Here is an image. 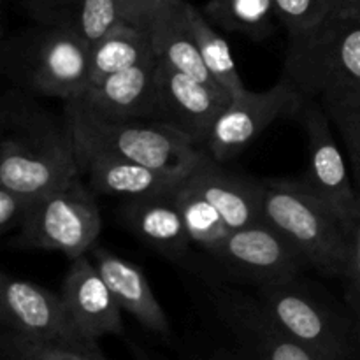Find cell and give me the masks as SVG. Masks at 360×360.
I'll return each instance as SVG.
<instances>
[{"mask_svg":"<svg viewBox=\"0 0 360 360\" xmlns=\"http://www.w3.org/2000/svg\"><path fill=\"white\" fill-rule=\"evenodd\" d=\"M0 186L39 199L81 176L69 123L21 91H7L0 109Z\"/></svg>","mask_w":360,"mask_h":360,"instance_id":"obj_1","label":"cell"},{"mask_svg":"<svg viewBox=\"0 0 360 360\" xmlns=\"http://www.w3.org/2000/svg\"><path fill=\"white\" fill-rule=\"evenodd\" d=\"M262 220L294 245L308 267L343 280L355 225L301 179H262Z\"/></svg>","mask_w":360,"mask_h":360,"instance_id":"obj_2","label":"cell"},{"mask_svg":"<svg viewBox=\"0 0 360 360\" xmlns=\"http://www.w3.org/2000/svg\"><path fill=\"white\" fill-rule=\"evenodd\" d=\"M65 120L72 134L76 157L116 155L162 171L188 176L207 157L176 130L155 120H109L65 101Z\"/></svg>","mask_w":360,"mask_h":360,"instance_id":"obj_3","label":"cell"},{"mask_svg":"<svg viewBox=\"0 0 360 360\" xmlns=\"http://www.w3.org/2000/svg\"><path fill=\"white\" fill-rule=\"evenodd\" d=\"M257 297L281 327L319 360H360V327L348 306L301 276L262 285Z\"/></svg>","mask_w":360,"mask_h":360,"instance_id":"obj_4","label":"cell"},{"mask_svg":"<svg viewBox=\"0 0 360 360\" xmlns=\"http://www.w3.org/2000/svg\"><path fill=\"white\" fill-rule=\"evenodd\" d=\"M0 63L18 88L41 97L69 101L90 81V46L72 32L48 25L7 39Z\"/></svg>","mask_w":360,"mask_h":360,"instance_id":"obj_5","label":"cell"},{"mask_svg":"<svg viewBox=\"0 0 360 360\" xmlns=\"http://www.w3.org/2000/svg\"><path fill=\"white\" fill-rule=\"evenodd\" d=\"M283 79L306 98L360 90V20L333 16L299 37L288 39Z\"/></svg>","mask_w":360,"mask_h":360,"instance_id":"obj_6","label":"cell"},{"mask_svg":"<svg viewBox=\"0 0 360 360\" xmlns=\"http://www.w3.org/2000/svg\"><path fill=\"white\" fill-rule=\"evenodd\" d=\"M101 231L102 217L94 190L76 176L35 200L9 246L58 252L74 260L94 248Z\"/></svg>","mask_w":360,"mask_h":360,"instance_id":"obj_7","label":"cell"},{"mask_svg":"<svg viewBox=\"0 0 360 360\" xmlns=\"http://www.w3.org/2000/svg\"><path fill=\"white\" fill-rule=\"evenodd\" d=\"M0 322L2 330L41 345L63 348H97L70 319L62 295L4 273L0 276Z\"/></svg>","mask_w":360,"mask_h":360,"instance_id":"obj_8","label":"cell"},{"mask_svg":"<svg viewBox=\"0 0 360 360\" xmlns=\"http://www.w3.org/2000/svg\"><path fill=\"white\" fill-rule=\"evenodd\" d=\"M210 302L245 359L319 360L278 323L257 295L227 285H211Z\"/></svg>","mask_w":360,"mask_h":360,"instance_id":"obj_9","label":"cell"},{"mask_svg":"<svg viewBox=\"0 0 360 360\" xmlns=\"http://www.w3.org/2000/svg\"><path fill=\"white\" fill-rule=\"evenodd\" d=\"M295 118L308 137V172L301 181L350 224L360 220V190L333 134V123L316 98H304Z\"/></svg>","mask_w":360,"mask_h":360,"instance_id":"obj_10","label":"cell"},{"mask_svg":"<svg viewBox=\"0 0 360 360\" xmlns=\"http://www.w3.org/2000/svg\"><path fill=\"white\" fill-rule=\"evenodd\" d=\"M304 98L283 77L266 91L246 90L221 111L204 150L220 164L232 160L278 118H295Z\"/></svg>","mask_w":360,"mask_h":360,"instance_id":"obj_11","label":"cell"},{"mask_svg":"<svg viewBox=\"0 0 360 360\" xmlns=\"http://www.w3.org/2000/svg\"><path fill=\"white\" fill-rule=\"evenodd\" d=\"M210 255L221 267L257 287L301 276L308 267L294 245L264 220L231 231Z\"/></svg>","mask_w":360,"mask_h":360,"instance_id":"obj_12","label":"cell"},{"mask_svg":"<svg viewBox=\"0 0 360 360\" xmlns=\"http://www.w3.org/2000/svg\"><path fill=\"white\" fill-rule=\"evenodd\" d=\"M232 97L220 86L206 84L158 63L155 122L169 127L199 148H206L214 123Z\"/></svg>","mask_w":360,"mask_h":360,"instance_id":"obj_13","label":"cell"},{"mask_svg":"<svg viewBox=\"0 0 360 360\" xmlns=\"http://www.w3.org/2000/svg\"><path fill=\"white\" fill-rule=\"evenodd\" d=\"M158 95V60L90 81L74 101L109 120H153Z\"/></svg>","mask_w":360,"mask_h":360,"instance_id":"obj_14","label":"cell"},{"mask_svg":"<svg viewBox=\"0 0 360 360\" xmlns=\"http://www.w3.org/2000/svg\"><path fill=\"white\" fill-rule=\"evenodd\" d=\"M60 295L77 330L88 341L98 343L104 336H123V309L86 255L70 260Z\"/></svg>","mask_w":360,"mask_h":360,"instance_id":"obj_15","label":"cell"},{"mask_svg":"<svg viewBox=\"0 0 360 360\" xmlns=\"http://www.w3.org/2000/svg\"><path fill=\"white\" fill-rule=\"evenodd\" d=\"M179 185L164 192L130 197L120 207L123 225L139 241L172 262H181L192 243L178 207Z\"/></svg>","mask_w":360,"mask_h":360,"instance_id":"obj_16","label":"cell"},{"mask_svg":"<svg viewBox=\"0 0 360 360\" xmlns=\"http://www.w3.org/2000/svg\"><path fill=\"white\" fill-rule=\"evenodd\" d=\"M188 183L217 207L231 231L262 221V179L229 171L207 155Z\"/></svg>","mask_w":360,"mask_h":360,"instance_id":"obj_17","label":"cell"},{"mask_svg":"<svg viewBox=\"0 0 360 360\" xmlns=\"http://www.w3.org/2000/svg\"><path fill=\"white\" fill-rule=\"evenodd\" d=\"M90 253L91 262L102 274L120 308L132 315L144 329L169 340L172 334L171 322L151 290L143 269L104 246H94Z\"/></svg>","mask_w":360,"mask_h":360,"instance_id":"obj_18","label":"cell"},{"mask_svg":"<svg viewBox=\"0 0 360 360\" xmlns=\"http://www.w3.org/2000/svg\"><path fill=\"white\" fill-rule=\"evenodd\" d=\"M81 176L86 174L88 186L101 195H148L174 188L188 176L162 171L116 155H88L77 158Z\"/></svg>","mask_w":360,"mask_h":360,"instance_id":"obj_19","label":"cell"},{"mask_svg":"<svg viewBox=\"0 0 360 360\" xmlns=\"http://www.w3.org/2000/svg\"><path fill=\"white\" fill-rule=\"evenodd\" d=\"M186 6H188L186 0H172L151 20L148 30L153 41L155 56L158 63L176 72L218 86L200 56Z\"/></svg>","mask_w":360,"mask_h":360,"instance_id":"obj_20","label":"cell"},{"mask_svg":"<svg viewBox=\"0 0 360 360\" xmlns=\"http://www.w3.org/2000/svg\"><path fill=\"white\" fill-rule=\"evenodd\" d=\"M27 7L39 25L65 28L90 48L125 23L122 0H28Z\"/></svg>","mask_w":360,"mask_h":360,"instance_id":"obj_21","label":"cell"},{"mask_svg":"<svg viewBox=\"0 0 360 360\" xmlns=\"http://www.w3.org/2000/svg\"><path fill=\"white\" fill-rule=\"evenodd\" d=\"M153 60H157V56L150 30L120 23L90 48V81Z\"/></svg>","mask_w":360,"mask_h":360,"instance_id":"obj_22","label":"cell"},{"mask_svg":"<svg viewBox=\"0 0 360 360\" xmlns=\"http://www.w3.org/2000/svg\"><path fill=\"white\" fill-rule=\"evenodd\" d=\"M186 11H188V20L192 25L193 35H195L197 46H199L200 56H202L207 70L214 77L218 86L224 88L232 98L245 94L246 88L238 72V65H236V60L232 56L231 46L225 41L224 35L214 30L206 14L197 9L195 6L188 2Z\"/></svg>","mask_w":360,"mask_h":360,"instance_id":"obj_23","label":"cell"},{"mask_svg":"<svg viewBox=\"0 0 360 360\" xmlns=\"http://www.w3.org/2000/svg\"><path fill=\"white\" fill-rule=\"evenodd\" d=\"M204 14L211 23L234 34L262 41L273 34L278 20L274 0H210Z\"/></svg>","mask_w":360,"mask_h":360,"instance_id":"obj_24","label":"cell"},{"mask_svg":"<svg viewBox=\"0 0 360 360\" xmlns=\"http://www.w3.org/2000/svg\"><path fill=\"white\" fill-rule=\"evenodd\" d=\"M178 207L190 241L199 245L206 253L213 252L231 232L217 207L190 185L188 178L178 188Z\"/></svg>","mask_w":360,"mask_h":360,"instance_id":"obj_25","label":"cell"},{"mask_svg":"<svg viewBox=\"0 0 360 360\" xmlns=\"http://www.w3.org/2000/svg\"><path fill=\"white\" fill-rule=\"evenodd\" d=\"M330 123L340 132L360 190V90H341L320 98Z\"/></svg>","mask_w":360,"mask_h":360,"instance_id":"obj_26","label":"cell"},{"mask_svg":"<svg viewBox=\"0 0 360 360\" xmlns=\"http://www.w3.org/2000/svg\"><path fill=\"white\" fill-rule=\"evenodd\" d=\"M338 0H274L278 21L288 32V39L315 30L336 16Z\"/></svg>","mask_w":360,"mask_h":360,"instance_id":"obj_27","label":"cell"},{"mask_svg":"<svg viewBox=\"0 0 360 360\" xmlns=\"http://www.w3.org/2000/svg\"><path fill=\"white\" fill-rule=\"evenodd\" d=\"M35 200L37 199L0 186V234L6 236L14 229H20Z\"/></svg>","mask_w":360,"mask_h":360,"instance_id":"obj_28","label":"cell"},{"mask_svg":"<svg viewBox=\"0 0 360 360\" xmlns=\"http://www.w3.org/2000/svg\"><path fill=\"white\" fill-rule=\"evenodd\" d=\"M341 281L345 283V304L354 313L360 327V220L354 227L347 273Z\"/></svg>","mask_w":360,"mask_h":360,"instance_id":"obj_29","label":"cell"},{"mask_svg":"<svg viewBox=\"0 0 360 360\" xmlns=\"http://www.w3.org/2000/svg\"><path fill=\"white\" fill-rule=\"evenodd\" d=\"M0 360H53L41 343L2 330L0 336Z\"/></svg>","mask_w":360,"mask_h":360,"instance_id":"obj_30","label":"cell"},{"mask_svg":"<svg viewBox=\"0 0 360 360\" xmlns=\"http://www.w3.org/2000/svg\"><path fill=\"white\" fill-rule=\"evenodd\" d=\"M171 2L172 0H122L125 23L148 30L151 20Z\"/></svg>","mask_w":360,"mask_h":360,"instance_id":"obj_31","label":"cell"},{"mask_svg":"<svg viewBox=\"0 0 360 360\" xmlns=\"http://www.w3.org/2000/svg\"><path fill=\"white\" fill-rule=\"evenodd\" d=\"M53 360H108L101 348H63L42 345Z\"/></svg>","mask_w":360,"mask_h":360,"instance_id":"obj_32","label":"cell"},{"mask_svg":"<svg viewBox=\"0 0 360 360\" xmlns=\"http://www.w3.org/2000/svg\"><path fill=\"white\" fill-rule=\"evenodd\" d=\"M192 360H248L243 357L236 348H214L207 354L195 355Z\"/></svg>","mask_w":360,"mask_h":360,"instance_id":"obj_33","label":"cell"},{"mask_svg":"<svg viewBox=\"0 0 360 360\" xmlns=\"http://www.w3.org/2000/svg\"><path fill=\"white\" fill-rule=\"evenodd\" d=\"M336 16L360 20V0H338Z\"/></svg>","mask_w":360,"mask_h":360,"instance_id":"obj_34","label":"cell"}]
</instances>
